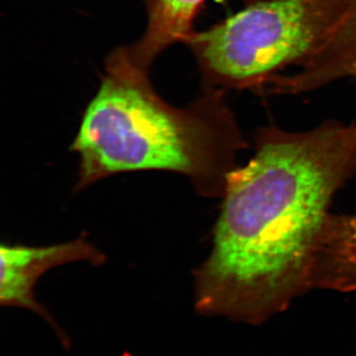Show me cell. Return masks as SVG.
<instances>
[{
  "instance_id": "obj_7",
  "label": "cell",
  "mask_w": 356,
  "mask_h": 356,
  "mask_svg": "<svg viewBox=\"0 0 356 356\" xmlns=\"http://www.w3.org/2000/svg\"><path fill=\"white\" fill-rule=\"evenodd\" d=\"M307 77L318 88L339 79H356V0H348L343 24L308 65Z\"/></svg>"
},
{
  "instance_id": "obj_2",
  "label": "cell",
  "mask_w": 356,
  "mask_h": 356,
  "mask_svg": "<svg viewBox=\"0 0 356 356\" xmlns=\"http://www.w3.org/2000/svg\"><path fill=\"white\" fill-rule=\"evenodd\" d=\"M225 95L204 88L177 108L156 93L149 74L109 57L72 145L79 159L76 191L119 173L163 170L188 177L204 197H222L248 147Z\"/></svg>"
},
{
  "instance_id": "obj_3",
  "label": "cell",
  "mask_w": 356,
  "mask_h": 356,
  "mask_svg": "<svg viewBox=\"0 0 356 356\" xmlns=\"http://www.w3.org/2000/svg\"><path fill=\"white\" fill-rule=\"evenodd\" d=\"M348 0H254L184 44L204 88L254 91L308 64L343 24Z\"/></svg>"
},
{
  "instance_id": "obj_4",
  "label": "cell",
  "mask_w": 356,
  "mask_h": 356,
  "mask_svg": "<svg viewBox=\"0 0 356 356\" xmlns=\"http://www.w3.org/2000/svg\"><path fill=\"white\" fill-rule=\"evenodd\" d=\"M1 276L0 302L2 306L17 307L37 314L55 330L65 348L70 341L46 307L35 296V287L44 273L56 267L74 262L102 266L106 257L86 236L47 247L4 245L0 248Z\"/></svg>"
},
{
  "instance_id": "obj_1",
  "label": "cell",
  "mask_w": 356,
  "mask_h": 356,
  "mask_svg": "<svg viewBox=\"0 0 356 356\" xmlns=\"http://www.w3.org/2000/svg\"><path fill=\"white\" fill-rule=\"evenodd\" d=\"M355 175L356 123L259 129L254 156L229 173L212 250L194 271L197 313L261 324L312 289L316 241Z\"/></svg>"
},
{
  "instance_id": "obj_6",
  "label": "cell",
  "mask_w": 356,
  "mask_h": 356,
  "mask_svg": "<svg viewBox=\"0 0 356 356\" xmlns=\"http://www.w3.org/2000/svg\"><path fill=\"white\" fill-rule=\"evenodd\" d=\"M311 288L356 290V214L330 213L312 255Z\"/></svg>"
},
{
  "instance_id": "obj_5",
  "label": "cell",
  "mask_w": 356,
  "mask_h": 356,
  "mask_svg": "<svg viewBox=\"0 0 356 356\" xmlns=\"http://www.w3.org/2000/svg\"><path fill=\"white\" fill-rule=\"evenodd\" d=\"M207 0H147V25L136 43L116 49L110 57L149 74L154 60L172 44L185 43L195 31L194 20ZM224 1V0H217ZM245 4L254 0H243Z\"/></svg>"
}]
</instances>
